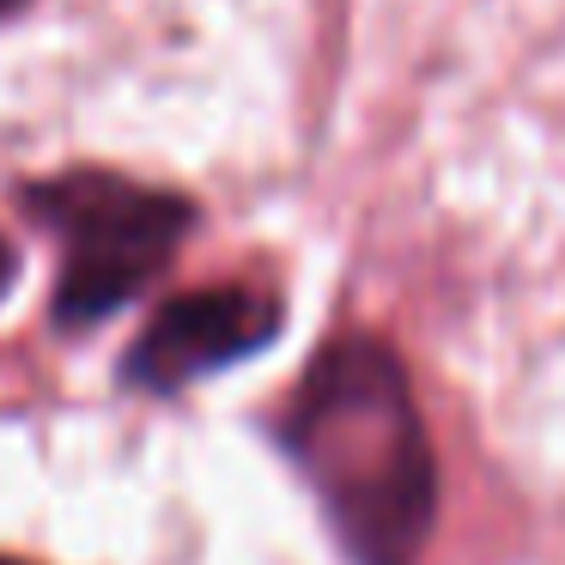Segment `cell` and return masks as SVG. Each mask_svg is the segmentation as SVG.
Masks as SVG:
<instances>
[{
	"instance_id": "obj_1",
	"label": "cell",
	"mask_w": 565,
	"mask_h": 565,
	"mask_svg": "<svg viewBox=\"0 0 565 565\" xmlns=\"http://www.w3.org/2000/svg\"><path fill=\"white\" fill-rule=\"evenodd\" d=\"M280 450L347 565H419L438 529V450L407 365L377 334H341L305 365Z\"/></svg>"
},
{
	"instance_id": "obj_2",
	"label": "cell",
	"mask_w": 565,
	"mask_h": 565,
	"mask_svg": "<svg viewBox=\"0 0 565 565\" xmlns=\"http://www.w3.org/2000/svg\"><path fill=\"white\" fill-rule=\"evenodd\" d=\"M25 207L43 232L62 237L55 329H98L128 310L195 232V201L147 189L116 171H62L25 189Z\"/></svg>"
},
{
	"instance_id": "obj_3",
	"label": "cell",
	"mask_w": 565,
	"mask_h": 565,
	"mask_svg": "<svg viewBox=\"0 0 565 565\" xmlns=\"http://www.w3.org/2000/svg\"><path fill=\"white\" fill-rule=\"evenodd\" d=\"M280 298L262 286H201V292L159 305V317L122 353L116 377H122V390L164 402V395H183L189 383H207L268 353L280 341Z\"/></svg>"
},
{
	"instance_id": "obj_4",
	"label": "cell",
	"mask_w": 565,
	"mask_h": 565,
	"mask_svg": "<svg viewBox=\"0 0 565 565\" xmlns=\"http://www.w3.org/2000/svg\"><path fill=\"white\" fill-rule=\"evenodd\" d=\"M13 280H19V249L7 244V237H0V298L13 292Z\"/></svg>"
},
{
	"instance_id": "obj_5",
	"label": "cell",
	"mask_w": 565,
	"mask_h": 565,
	"mask_svg": "<svg viewBox=\"0 0 565 565\" xmlns=\"http://www.w3.org/2000/svg\"><path fill=\"white\" fill-rule=\"evenodd\" d=\"M0 565H31V559H13V553H0Z\"/></svg>"
},
{
	"instance_id": "obj_6",
	"label": "cell",
	"mask_w": 565,
	"mask_h": 565,
	"mask_svg": "<svg viewBox=\"0 0 565 565\" xmlns=\"http://www.w3.org/2000/svg\"><path fill=\"white\" fill-rule=\"evenodd\" d=\"M13 7H25V0H0V13H13Z\"/></svg>"
}]
</instances>
